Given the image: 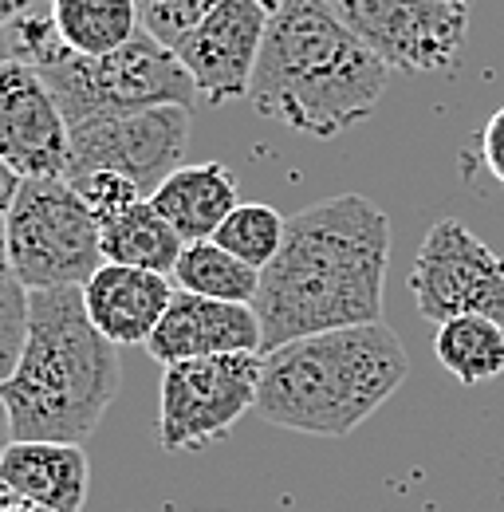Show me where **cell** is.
<instances>
[{
  "label": "cell",
  "mask_w": 504,
  "mask_h": 512,
  "mask_svg": "<svg viewBox=\"0 0 504 512\" xmlns=\"http://www.w3.org/2000/svg\"><path fill=\"white\" fill-rule=\"evenodd\" d=\"M146 201L166 217V225L186 245H193V241H213L225 217L241 205V193L221 162H193L178 166Z\"/></svg>",
  "instance_id": "2e32d148"
},
{
  "label": "cell",
  "mask_w": 504,
  "mask_h": 512,
  "mask_svg": "<svg viewBox=\"0 0 504 512\" xmlns=\"http://www.w3.org/2000/svg\"><path fill=\"white\" fill-rule=\"evenodd\" d=\"M28 304H32V292L20 284L8 260V237H4V217H0V383L20 363V351L28 339Z\"/></svg>",
  "instance_id": "7402d4cb"
},
{
  "label": "cell",
  "mask_w": 504,
  "mask_h": 512,
  "mask_svg": "<svg viewBox=\"0 0 504 512\" xmlns=\"http://www.w3.org/2000/svg\"><path fill=\"white\" fill-rule=\"evenodd\" d=\"M410 296L426 323L485 316L504 327V256L493 253L465 221L441 217L414 256Z\"/></svg>",
  "instance_id": "ba28073f"
},
{
  "label": "cell",
  "mask_w": 504,
  "mask_h": 512,
  "mask_svg": "<svg viewBox=\"0 0 504 512\" xmlns=\"http://www.w3.org/2000/svg\"><path fill=\"white\" fill-rule=\"evenodd\" d=\"M52 24L75 56H111L142 32L134 0H52Z\"/></svg>",
  "instance_id": "ac0fdd59"
},
{
  "label": "cell",
  "mask_w": 504,
  "mask_h": 512,
  "mask_svg": "<svg viewBox=\"0 0 504 512\" xmlns=\"http://www.w3.org/2000/svg\"><path fill=\"white\" fill-rule=\"evenodd\" d=\"M52 0H0V28H12L16 20H24V16H32V12H40V8H48Z\"/></svg>",
  "instance_id": "484cf974"
},
{
  "label": "cell",
  "mask_w": 504,
  "mask_h": 512,
  "mask_svg": "<svg viewBox=\"0 0 504 512\" xmlns=\"http://www.w3.org/2000/svg\"><path fill=\"white\" fill-rule=\"evenodd\" d=\"M99 245H103V264L146 268V272H162V276H174L178 256L186 249V241L166 225V217L150 201H138L123 217L103 225Z\"/></svg>",
  "instance_id": "e0dca14e"
},
{
  "label": "cell",
  "mask_w": 504,
  "mask_h": 512,
  "mask_svg": "<svg viewBox=\"0 0 504 512\" xmlns=\"http://www.w3.org/2000/svg\"><path fill=\"white\" fill-rule=\"evenodd\" d=\"M71 130L40 71L24 60L0 64V158L28 178H63Z\"/></svg>",
  "instance_id": "7c38bea8"
},
{
  "label": "cell",
  "mask_w": 504,
  "mask_h": 512,
  "mask_svg": "<svg viewBox=\"0 0 504 512\" xmlns=\"http://www.w3.org/2000/svg\"><path fill=\"white\" fill-rule=\"evenodd\" d=\"M174 288L205 300H225V304H252L260 292V272L245 260L225 253L217 241H193L178 256L174 268Z\"/></svg>",
  "instance_id": "ffe728a7"
},
{
  "label": "cell",
  "mask_w": 504,
  "mask_h": 512,
  "mask_svg": "<svg viewBox=\"0 0 504 512\" xmlns=\"http://www.w3.org/2000/svg\"><path fill=\"white\" fill-rule=\"evenodd\" d=\"M8 260L28 292L83 288L103 268L99 221L67 178H28L4 213Z\"/></svg>",
  "instance_id": "8992f818"
},
{
  "label": "cell",
  "mask_w": 504,
  "mask_h": 512,
  "mask_svg": "<svg viewBox=\"0 0 504 512\" xmlns=\"http://www.w3.org/2000/svg\"><path fill=\"white\" fill-rule=\"evenodd\" d=\"M8 60H16V44H12V32L0 28V64H8Z\"/></svg>",
  "instance_id": "f546056e"
},
{
  "label": "cell",
  "mask_w": 504,
  "mask_h": 512,
  "mask_svg": "<svg viewBox=\"0 0 504 512\" xmlns=\"http://www.w3.org/2000/svg\"><path fill=\"white\" fill-rule=\"evenodd\" d=\"M20 182H24V178L0 158V217L12 209V201H16V193H20Z\"/></svg>",
  "instance_id": "4316f807"
},
{
  "label": "cell",
  "mask_w": 504,
  "mask_h": 512,
  "mask_svg": "<svg viewBox=\"0 0 504 512\" xmlns=\"http://www.w3.org/2000/svg\"><path fill=\"white\" fill-rule=\"evenodd\" d=\"M264 355H213L162 367L158 438L166 453H193L221 442L256 410Z\"/></svg>",
  "instance_id": "52a82bcc"
},
{
  "label": "cell",
  "mask_w": 504,
  "mask_h": 512,
  "mask_svg": "<svg viewBox=\"0 0 504 512\" xmlns=\"http://www.w3.org/2000/svg\"><path fill=\"white\" fill-rule=\"evenodd\" d=\"M8 446H12V422H8V410H4V402H0V457H4Z\"/></svg>",
  "instance_id": "f1b7e54d"
},
{
  "label": "cell",
  "mask_w": 504,
  "mask_h": 512,
  "mask_svg": "<svg viewBox=\"0 0 504 512\" xmlns=\"http://www.w3.org/2000/svg\"><path fill=\"white\" fill-rule=\"evenodd\" d=\"M256 4H260V8H264V12H268V16H272V12H276V8H280V4H284V0H256Z\"/></svg>",
  "instance_id": "4dcf8cb0"
},
{
  "label": "cell",
  "mask_w": 504,
  "mask_h": 512,
  "mask_svg": "<svg viewBox=\"0 0 504 512\" xmlns=\"http://www.w3.org/2000/svg\"><path fill=\"white\" fill-rule=\"evenodd\" d=\"M410 375V355L386 323L292 339L264 355L256 414L308 438H347Z\"/></svg>",
  "instance_id": "277c9868"
},
{
  "label": "cell",
  "mask_w": 504,
  "mask_h": 512,
  "mask_svg": "<svg viewBox=\"0 0 504 512\" xmlns=\"http://www.w3.org/2000/svg\"><path fill=\"white\" fill-rule=\"evenodd\" d=\"M193 111L189 107H150L134 115H107L71 127V154H67V182L111 170L130 178L142 197L158 190L178 166H186Z\"/></svg>",
  "instance_id": "9c48e42d"
},
{
  "label": "cell",
  "mask_w": 504,
  "mask_h": 512,
  "mask_svg": "<svg viewBox=\"0 0 504 512\" xmlns=\"http://www.w3.org/2000/svg\"><path fill=\"white\" fill-rule=\"evenodd\" d=\"M481 158H485L489 174L504 186V107L493 111V119L481 130Z\"/></svg>",
  "instance_id": "d4e9b609"
},
{
  "label": "cell",
  "mask_w": 504,
  "mask_h": 512,
  "mask_svg": "<svg viewBox=\"0 0 504 512\" xmlns=\"http://www.w3.org/2000/svg\"><path fill=\"white\" fill-rule=\"evenodd\" d=\"M386 268L390 217L371 197L339 193L288 217L252 300L260 355L319 331L382 323Z\"/></svg>",
  "instance_id": "6da1fadb"
},
{
  "label": "cell",
  "mask_w": 504,
  "mask_h": 512,
  "mask_svg": "<svg viewBox=\"0 0 504 512\" xmlns=\"http://www.w3.org/2000/svg\"><path fill=\"white\" fill-rule=\"evenodd\" d=\"M434 355L457 383H489L504 375V327L485 316L445 320L434 335Z\"/></svg>",
  "instance_id": "d6986e66"
},
{
  "label": "cell",
  "mask_w": 504,
  "mask_h": 512,
  "mask_svg": "<svg viewBox=\"0 0 504 512\" xmlns=\"http://www.w3.org/2000/svg\"><path fill=\"white\" fill-rule=\"evenodd\" d=\"M284 225H288V217H280L272 205H264V201H241V205L225 217V225L213 233V241H217L225 253L245 260L249 268L264 272V268L272 264V256L280 253Z\"/></svg>",
  "instance_id": "44dd1931"
},
{
  "label": "cell",
  "mask_w": 504,
  "mask_h": 512,
  "mask_svg": "<svg viewBox=\"0 0 504 512\" xmlns=\"http://www.w3.org/2000/svg\"><path fill=\"white\" fill-rule=\"evenodd\" d=\"M390 75L331 0H284L268 20L249 103L288 130L335 138L375 111Z\"/></svg>",
  "instance_id": "7a4b0ae2"
},
{
  "label": "cell",
  "mask_w": 504,
  "mask_h": 512,
  "mask_svg": "<svg viewBox=\"0 0 504 512\" xmlns=\"http://www.w3.org/2000/svg\"><path fill=\"white\" fill-rule=\"evenodd\" d=\"M390 71H449L469 36L465 0H331Z\"/></svg>",
  "instance_id": "30bf717a"
},
{
  "label": "cell",
  "mask_w": 504,
  "mask_h": 512,
  "mask_svg": "<svg viewBox=\"0 0 504 512\" xmlns=\"http://www.w3.org/2000/svg\"><path fill=\"white\" fill-rule=\"evenodd\" d=\"M154 363H186V359H213V355H256L260 351V320L252 304H225L174 292L166 316L146 339Z\"/></svg>",
  "instance_id": "4fadbf2b"
},
{
  "label": "cell",
  "mask_w": 504,
  "mask_h": 512,
  "mask_svg": "<svg viewBox=\"0 0 504 512\" xmlns=\"http://www.w3.org/2000/svg\"><path fill=\"white\" fill-rule=\"evenodd\" d=\"M119 383V347L91 323L83 288L32 292L20 363L0 383L12 442L83 446L111 410Z\"/></svg>",
  "instance_id": "3957f363"
},
{
  "label": "cell",
  "mask_w": 504,
  "mask_h": 512,
  "mask_svg": "<svg viewBox=\"0 0 504 512\" xmlns=\"http://www.w3.org/2000/svg\"><path fill=\"white\" fill-rule=\"evenodd\" d=\"M71 186H75V193H79V201L87 205V213L99 221V229H103V225H111L115 217H123L126 209H134L138 201H146L142 190H138L130 178L111 174V170L83 174V178H75Z\"/></svg>",
  "instance_id": "cb8c5ba5"
},
{
  "label": "cell",
  "mask_w": 504,
  "mask_h": 512,
  "mask_svg": "<svg viewBox=\"0 0 504 512\" xmlns=\"http://www.w3.org/2000/svg\"><path fill=\"white\" fill-rule=\"evenodd\" d=\"M0 485L48 512H83L91 465L75 442H12L0 457Z\"/></svg>",
  "instance_id": "9a60e30c"
},
{
  "label": "cell",
  "mask_w": 504,
  "mask_h": 512,
  "mask_svg": "<svg viewBox=\"0 0 504 512\" xmlns=\"http://www.w3.org/2000/svg\"><path fill=\"white\" fill-rule=\"evenodd\" d=\"M268 20L272 16L256 0H221L193 32L174 44V56L189 71L201 103L221 107L233 99H249Z\"/></svg>",
  "instance_id": "8fae6325"
},
{
  "label": "cell",
  "mask_w": 504,
  "mask_h": 512,
  "mask_svg": "<svg viewBox=\"0 0 504 512\" xmlns=\"http://www.w3.org/2000/svg\"><path fill=\"white\" fill-rule=\"evenodd\" d=\"M134 4H138L142 32H150L158 44L174 48L221 0H134Z\"/></svg>",
  "instance_id": "603a6c76"
},
{
  "label": "cell",
  "mask_w": 504,
  "mask_h": 512,
  "mask_svg": "<svg viewBox=\"0 0 504 512\" xmlns=\"http://www.w3.org/2000/svg\"><path fill=\"white\" fill-rule=\"evenodd\" d=\"M0 512H48V509H40V505H32V501L16 497L8 485H0Z\"/></svg>",
  "instance_id": "83f0119b"
},
{
  "label": "cell",
  "mask_w": 504,
  "mask_h": 512,
  "mask_svg": "<svg viewBox=\"0 0 504 512\" xmlns=\"http://www.w3.org/2000/svg\"><path fill=\"white\" fill-rule=\"evenodd\" d=\"M174 280L146 268L103 264L83 284V308L115 347H146L174 300Z\"/></svg>",
  "instance_id": "5bb4252c"
},
{
  "label": "cell",
  "mask_w": 504,
  "mask_h": 512,
  "mask_svg": "<svg viewBox=\"0 0 504 512\" xmlns=\"http://www.w3.org/2000/svg\"><path fill=\"white\" fill-rule=\"evenodd\" d=\"M40 79L56 95L67 130L87 123V119H107V115H134L150 107H197L201 95L189 79L174 48L158 44L150 32H138L126 48L111 56H75L67 48H56L44 56Z\"/></svg>",
  "instance_id": "5b68a950"
}]
</instances>
